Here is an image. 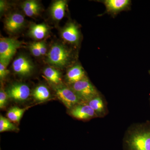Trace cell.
Masks as SVG:
<instances>
[{
	"label": "cell",
	"instance_id": "9a60e30c",
	"mask_svg": "<svg viewBox=\"0 0 150 150\" xmlns=\"http://www.w3.org/2000/svg\"><path fill=\"white\" fill-rule=\"evenodd\" d=\"M21 8L25 15L30 17L37 16L41 10L40 3L35 0L25 1L22 4Z\"/></svg>",
	"mask_w": 150,
	"mask_h": 150
},
{
	"label": "cell",
	"instance_id": "cb8c5ba5",
	"mask_svg": "<svg viewBox=\"0 0 150 150\" xmlns=\"http://www.w3.org/2000/svg\"><path fill=\"white\" fill-rule=\"evenodd\" d=\"M37 43L41 56H44L47 52V48L46 44L43 41L37 42Z\"/></svg>",
	"mask_w": 150,
	"mask_h": 150
},
{
	"label": "cell",
	"instance_id": "d4e9b609",
	"mask_svg": "<svg viewBox=\"0 0 150 150\" xmlns=\"http://www.w3.org/2000/svg\"><path fill=\"white\" fill-rule=\"evenodd\" d=\"M7 7V4L4 1H1L0 2V12L1 14L4 12Z\"/></svg>",
	"mask_w": 150,
	"mask_h": 150
},
{
	"label": "cell",
	"instance_id": "2e32d148",
	"mask_svg": "<svg viewBox=\"0 0 150 150\" xmlns=\"http://www.w3.org/2000/svg\"><path fill=\"white\" fill-rule=\"evenodd\" d=\"M49 28L46 24H33L30 28L29 35L36 40H41L48 35Z\"/></svg>",
	"mask_w": 150,
	"mask_h": 150
},
{
	"label": "cell",
	"instance_id": "ac0fdd59",
	"mask_svg": "<svg viewBox=\"0 0 150 150\" xmlns=\"http://www.w3.org/2000/svg\"><path fill=\"white\" fill-rule=\"evenodd\" d=\"M33 96L36 100L43 101L49 99L51 93L47 87L41 85L35 88L33 92Z\"/></svg>",
	"mask_w": 150,
	"mask_h": 150
},
{
	"label": "cell",
	"instance_id": "9c48e42d",
	"mask_svg": "<svg viewBox=\"0 0 150 150\" xmlns=\"http://www.w3.org/2000/svg\"><path fill=\"white\" fill-rule=\"evenodd\" d=\"M70 112L73 117L82 121L97 118L95 112L86 103H82L76 105L70 110Z\"/></svg>",
	"mask_w": 150,
	"mask_h": 150
},
{
	"label": "cell",
	"instance_id": "484cf974",
	"mask_svg": "<svg viewBox=\"0 0 150 150\" xmlns=\"http://www.w3.org/2000/svg\"><path fill=\"white\" fill-rule=\"evenodd\" d=\"M149 76H150V70H149ZM149 105H150V96L149 98Z\"/></svg>",
	"mask_w": 150,
	"mask_h": 150
},
{
	"label": "cell",
	"instance_id": "8fae6325",
	"mask_svg": "<svg viewBox=\"0 0 150 150\" xmlns=\"http://www.w3.org/2000/svg\"><path fill=\"white\" fill-rule=\"evenodd\" d=\"M24 17L21 14L15 13L11 14L4 22V27L9 33L13 34L19 32L24 26Z\"/></svg>",
	"mask_w": 150,
	"mask_h": 150
},
{
	"label": "cell",
	"instance_id": "603a6c76",
	"mask_svg": "<svg viewBox=\"0 0 150 150\" xmlns=\"http://www.w3.org/2000/svg\"><path fill=\"white\" fill-rule=\"evenodd\" d=\"M7 66L0 62V78L1 80L5 79L9 73V71L7 69Z\"/></svg>",
	"mask_w": 150,
	"mask_h": 150
},
{
	"label": "cell",
	"instance_id": "52a82bcc",
	"mask_svg": "<svg viewBox=\"0 0 150 150\" xmlns=\"http://www.w3.org/2000/svg\"><path fill=\"white\" fill-rule=\"evenodd\" d=\"M8 97L16 101L26 100L30 95L29 87L24 83H16L10 86L6 92Z\"/></svg>",
	"mask_w": 150,
	"mask_h": 150
},
{
	"label": "cell",
	"instance_id": "7c38bea8",
	"mask_svg": "<svg viewBox=\"0 0 150 150\" xmlns=\"http://www.w3.org/2000/svg\"><path fill=\"white\" fill-rule=\"evenodd\" d=\"M106 8V12L115 15L129 8L131 1L129 0H105L103 1Z\"/></svg>",
	"mask_w": 150,
	"mask_h": 150
},
{
	"label": "cell",
	"instance_id": "ffe728a7",
	"mask_svg": "<svg viewBox=\"0 0 150 150\" xmlns=\"http://www.w3.org/2000/svg\"><path fill=\"white\" fill-rule=\"evenodd\" d=\"M17 128L13 123L11 122L10 120L3 117L0 116V132L7 131H15L17 130Z\"/></svg>",
	"mask_w": 150,
	"mask_h": 150
},
{
	"label": "cell",
	"instance_id": "ba28073f",
	"mask_svg": "<svg viewBox=\"0 0 150 150\" xmlns=\"http://www.w3.org/2000/svg\"><path fill=\"white\" fill-rule=\"evenodd\" d=\"M61 36L64 40L68 43L78 46L81 38L79 26L75 23H69L62 29Z\"/></svg>",
	"mask_w": 150,
	"mask_h": 150
},
{
	"label": "cell",
	"instance_id": "7402d4cb",
	"mask_svg": "<svg viewBox=\"0 0 150 150\" xmlns=\"http://www.w3.org/2000/svg\"><path fill=\"white\" fill-rule=\"evenodd\" d=\"M29 49L33 55L35 57H39L41 56L37 42L30 44L29 46Z\"/></svg>",
	"mask_w": 150,
	"mask_h": 150
},
{
	"label": "cell",
	"instance_id": "30bf717a",
	"mask_svg": "<svg viewBox=\"0 0 150 150\" xmlns=\"http://www.w3.org/2000/svg\"><path fill=\"white\" fill-rule=\"evenodd\" d=\"M86 103L92 108L97 118H104L109 113L107 101L100 93Z\"/></svg>",
	"mask_w": 150,
	"mask_h": 150
},
{
	"label": "cell",
	"instance_id": "4fadbf2b",
	"mask_svg": "<svg viewBox=\"0 0 150 150\" xmlns=\"http://www.w3.org/2000/svg\"><path fill=\"white\" fill-rule=\"evenodd\" d=\"M86 76L83 68L80 65L76 64L67 71L66 79L70 85L77 82Z\"/></svg>",
	"mask_w": 150,
	"mask_h": 150
},
{
	"label": "cell",
	"instance_id": "5bb4252c",
	"mask_svg": "<svg viewBox=\"0 0 150 150\" xmlns=\"http://www.w3.org/2000/svg\"><path fill=\"white\" fill-rule=\"evenodd\" d=\"M67 5L66 0H58L52 4L50 8V13L54 20L59 21L64 16Z\"/></svg>",
	"mask_w": 150,
	"mask_h": 150
},
{
	"label": "cell",
	"instance_id": "6da1fadb",
	"mask_svg": "<svg viewBox=\"0 0 150 150\" xmlns=\"http://www.w3.org/2000/svg\"><path fill=\"white\" fill-rule=\"evenodd\" d=\"M123 150H150V120L129 126L123 139Z\"/></svg>",
	"mask_w": 150,
	"mask_h": 150
},
{
	"label": "cell",
	"instance_id": "e0dca14e",
	"mask_svg": "<svg viewBox=\"0 0 150 150\" xmlns=\"http://www.w3.org/2000/svg\"><path fill=\"white\" fill-rule=\"evenodd\" d=\"M43 74L48 81L56 86L62 84L61 73L53 67H48L43 71Z\"/></svg>",
	"mask_w": 150,
	"mask_h": 150
},
{
	"label": "cell",
	"instance_id": "7a4b0ae2",
	"mask_svg": "<svg viewBox=\"0 0 150 150\" xmlns=\"http://www.w3.org/2000/svg\"><path fill=\"white\" fill-rule=\"evenodd\" d=\"M73 59L71 51L62 44L55 43L47 55L48 64L57 68H64L71 64Z\"/></svg>",
	"mask_w": 150,
	"mask_h": 150
},
{
	"label": "cell",
	"instance_id": "8992f818",
	"mask_svg": "<svg viewBox=\"0 0 150 150\" xmlns=\"http://www.w3.org/2000/svg\"><path fill=\"white\" fill-rule=\"evenodd\" d=\"M12 68L14 71L17 74L26 76L33 72L34 67L32 61L28 57L21 55L14 60Z\"/></svg>",
	"mask_w": 150,
	"mask_h": 150
},
{
	"label": "cell",
	"instance_id": "5b68a950",
	"mask_svg": "<svg viewBox=\"0 0 150 150\" xmlns=\"http://www.w3.org/2000/svg\"><path fill=\"white\" fill-rule=\"evenodd\" d=\"M57 97L68 109H71L83 102L70 87L62 84L55 86L54 88Z\"/></svg>",
	"mask_w": 150,
	"mask_h": 150
},
{
	"label": "cell",
	"instance_id": "d6986e66",
	"mask_svg": "<svg viewBox=\"0 0 150 150\" xmlns=\"http://www.w3.org/2000/svg\"><path fill=\"white\" fill-rule=\"evenodd\" d=\"M30 107L22 108L13 107L10 108L7 113V116L11 121L14 123H18L20 121L23 113Z\"/></svg>",
	"mask_w": 150,
	"mask_h": 150
},
{
	"label": "cell",
	"instance_id": "277c9868",
	"mask_svg": "<svg viewBox=\"0 0 150 150\" xmlns=\"http://www.w3.org/2000/svg\"><path fill=\"white\" fill-rule=\"evenodd\" d=\"M22 46L21 41L13 38H4L0 40V62L8 66L17 50Z\"/></svg>",
	"mask_w": 150,
	"mask_h": 150
},
{
	"label": "cell",
	"instance_id": "3957f363",
	"mask_svg": "<svg viewBox=\"0 0 150 150\" xmlns=\"http://www.w3.org/2000/svg\"><path fill=\"white\" fill-rule=\"evenodd\" d=\"M70 87L83 102L86 103L100 93L87 76Z\"/></svg>",
	"mask_w": 150,
	"mask_h": 150
},
{
	"label": "cell",
	"instance_id": "44dd1931",
	"mask_svg": "<svg viewBox=\"0 0 150 150\" xmlns=\"http://www.w3.org/2000/svg\"><path fill=\"white\" fill-rule=\"evenodd\" d=\"M8 98V97L6 93L1 89L0 91V108L1 109L5 107L7 102Z\"/></svg>",
	"mask_w": 150,
	"mask_h": 150
}]
</instances>
